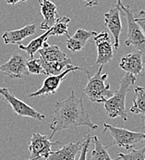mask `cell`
Wrapping results in <instances>:
<instances>
[{
	"label": "cell",
	"instance_id": "1",
	"mask_svg": "<svg viewBox=\"0 0 145 160\" xmlns=\"http://www.w3.org/2000/svg\"><path fill=\"white\" fill-rule=\"evenodd\" d=\"M86 126L91 130H97L98 125L93 122L83 106V96L78 98L72 90L70 95L64 101H57L55 105L53 119L49 125L52 130L50 139L57 132L65 129H77Z\"/></svg>",
	"mask_w": 145,
	"mask_h": 160
},
{
	"label": "cell",
	"instance_id": "2",
	"mask_svg": "<svg viewBox=\"0 0 145 160\" xmlns=\"http://www.w3.org/2000/svg\"><path fill=\"white\" fill-rule=\"evenodd\" d=\"M136 81L135 75L126 72L125 76L120 81L119 88L117 89L115 92L108 98L104 101V110L110 118H115L119 117L123 121H127V112L125 100L127 93L129 91L130 86L134 85Z\"/></svg>",
	"mask_w": 145,
	"mask_h": 160
},
{
	"label": "cell",
	"instance_id": "3",
	"mask_svg": "<svg viewBox=\"0 0 145 160\" xmlns=\"http://www.w3.org/2000/svg\"><path fill=\"white\" fill-rule=\"evenodd\" d=\"M103 66L98 69L97 72L91 76L90 72L87 70L86 74L88 77V82L84 87L83 92L88 96V98L94 103H104V101L111 96L110 84L105 83V81L108 77V73H102Z\"/></svg>",
	"mask_w": 145,
	"mask_h": 160
},
{
	"label": "cell",
	"instance_id": "4",
	"mask_svg": "<svg viewBox=\"0 0 145 160\" xmlns=\"http://www.w3.org/2000/svg\"><path fill=\"white\" fill-rule=\"evenodd\" d=\"M104 132H108L113 138L111 145L117 144L126 150L134 148L138 143L145 142V133L132 132L123 128L115 127L108 123H104Z\"/></svg>",
	"mask_w": 145,
	"mask_h": 160
},
{
	"label": "cell",
	"instance_id": "5",
	"mask_svg": "<svg viewBox=\"0 0 145 160\" xmlns=\"http://www.w3.org/2000/svg\"><path fill=\"white\" fill-rule=\"evenodd\" d=\"M120 8L121 12L128 21V38L125 40V45L134 46L136 50H140L145 54V36L135 20L134 10H132L128 5L124 6L122 3L120 4Z\"/></svg>",
	"mask_w": 145,
	"mask_h": 160
},
{
	"label": "cell",
	"instance_id": "6",
	"mask_svg": "<svg viewBox=\"0 0 145 160\" xmlns=\"http://www.w3.org/2000/svg\"><path fill=\"white\" fill-rule=\"evenodd\" d=\"M0 94L2 95L3 99L11 106V108H13L15 113L18 115V117H28L40 121L46 120L45 115L41 114L33 108L27 105L22 100L17 98L13 93L9 92L7 88L0 87Z\"/></svg>",
	"mask_w": 145,
	"mask_h": 160
},
{
	"label": "cell",
	"instance_id": "7",
	"mask_svg": "<svg viewBox=\"0 0 145 160\" xmlns=\"http://www.w3.org/2000/svg\"><path fill=\"white\" fill-rule=\"evenodd\" d=\"M59 142V141L52 142H50V137L47 135H42L39 132H33L29 145V151L31 156L28 159H48L49 155L52 151L51 147L53 145L58 144Z\"/></svg>",
	"mask_w": 145,
	"mask_h": 160
},
{
	"label": "cell",
	"instance_id": "8",
	"mask_svg": "<svg viewBox=\"0 0 145 160\" xmlns=\"http://www.w3.org/2000/svg\"><path fill=\"white\" fill-rule=\"evenodd\" d=\"M81 69V68L78 66H73L65 69L61 73L56 74V75H48V77L44 81L42 87L38 91L29 93V97H38L42 95H50V94H55L57 89L59 88L61 82L66 79L67 75L70 72H75L76 70Z\"/></svg>",
	"mask_w": 145,
	"mask_h": 160
},
{
	"label": "cell",
	"instance_id": "9",
	"mask_svg": "<svg viewBox=\"0 0 145 160\" xmlns=\"http://www.w3.org/2000/svg\"><path fill=\"white\" fill-rule=\"evenodd\" d=\"M26 61L27 59L24 55L14 53L11 55L7 62L0 65V72L6 74L11 79H22L29 75Z\"/></svg>",
	"mask_w": 145,
	"mask_h": 160
},
{
	"label": "cell",
	"instance_id": "10",
	"mask_svg": "<svg viewBox=\"0 0 145 160\" xmlns=\"http://www.w3.org/2000/svg\"><path fill=\"white\" fill-rule=\"evenodd\" d=\"M94 41L97 48V58L95 64L104 65L113 59L114 47L111 44L110 37L106 32H95L94 35Z\"/></svg>",
	"mask_w": 145,
	"mask_h": 160
},
{
	"label": "cell",
	"instance_id": "11",
	"mask_svg": "<svg viewBox=\"0 0 145 160\" xmlns=\"http://www.w3.org/2000/svg\"><path fill=\"white\" fill-rule=\"evenodd\" d=\"M120 5L116 4L112 8L106 12L104 16V24L106 28L109 30V32L112 33L114 37V49L118 50L119 48L120 43H119V37L122 32V23L120 20Z\"/></svg>",
	"mask_w": 145,
	"mask_h": 160
},
{
	"label": "cell",
	"instance_id": "12",
	"mask_svg": "<svg viewBox=\"0 0 145 160\" xmlns=\"http://www.w3.org/2000/svg\"><path fill=\"white\" fill-rule=\"evenodd\" d=\"M143 53L140 50H135L129 54L124 55L119 62V68L128 73L140 75L143 69Z\"/></svg>",
	"mask_w": 145,
	"mask_h": 160
},
{
	"label": "cell",
	"instance_id": "13",
	"mask_svg": "<svg viewBox=\"0 0 145 160\" xmlns=\"http://www.w3.org/2000/svg\"><path fill=\"white\" fill-rule=\"evenodd\" d=\"M36 24L31 23L29 25H26L24 27L10 31V32H6L2 35V39L6 45L9 44H20L22 41H23L25 38L33 35L36 32Z\"/></svg>",
	"mask_w": 145,
	"mask_h": 160
},
{
	"label": "cell",
	"instance_id": "14",
	"mask_svg": "<svg viewBox=\"0 0 145 160\" xmlns=\"http://www.w3.org/2000/svg\"><path fill=\"white\" fill-rule=\"evenodd\" d=\"M39 4L41 7V14L44 18L43 22L40 24V29L46 31L54 25L59 17L56 12L57 7L50 0H43V2L39 1Z\"/></svg>",
	"mask_w": 145,
	"mask_h": 160
},
{
	"label": "cell",
	"instance_id": "15",
	"mask_svg": "<svg viewBox=\"0 0 145 160\" xmlns=\"http://www.w3.org/2000/svg\"><path fill=\"white\" fill-rule=\"evenodd\" d=\"M82 146V140L76 142L65 144L57 151H51L48 157L50 160H75L77 154L80 151Z\"/></svg>",
	"mask_w": 145,
	"mask_h": 160
},
{
	"label": "cell",
	"instance_id": "16",
	"mask_svg": "<svg viewBox=\"0 0 145 160\" xmlns=\"http://www.w3.org/2000/svg\"><path fill=\"white\" fill-rule=\"evenodd\" d=\"M96 32L94 31H86L84 29H79L73 34V36H68L67 40V48L72 52L81 51L86 45L87 41L94 35Z\"/></svg>",
	"mask_w": 145,
	"mask_h": 160
},
{
	"label": "cell",
	"instance_id": "17",
	"mask_svg": "<svg viewBox=\"0 0 145 160\" xmlns=\"http://www.w3.org/2000/svg\"><path fill=\"white\" fill-rule=\"evenodd\" d=\"M41 59L44 61H59L66 59L67 54L63 52L60 47L55 45H49L46 42L44 43L43 46L38 50Z\"/></svg>",
	"mask_w": 145,
	"mask_h": 160
},
{
	"label": "cell",
	"instance_id": "18",
	"mask_svg": "<svg viewBox=\"0 0 145 160\" xmlns=\"http://www.w3.org/2000/svg\"><path fill=\"white\" fill-rule=\"evenodd\" d=\"M42 66L46 71V75H56L61 73L63 70L72 65L70 58H67L66 59L59 61H44L41 59Z\"/></svg>",
	"mask_w": 145,
	"mask_h": 160
},
{
	"label": "cell",
	"instance_id": "19",
	"mask_svg": "<svg viewBox=\"0 0 145 160\" xmlns=\"http://www.w3.org/2000/svg\"><path fill=\"white\" fill-rule=\"evenodd\" d=\"M51 36L50 34V29L46 30V32L44 34H41L40 36H38L37 38L31 40L27 46H23L19 44V48L21 50H23L27 53V55L29 56L30 58H32L35 52H37L44 45L45 42H46L48 40V38Z\"/></svg>",
	"mask_w": 145,
	"mask_h": 160
},
{
	"label": "cell",
	"instance_id": "20",
	"mask_svg": "<svg viewBox=\"0 0 145 160\" xmlns=\"http://www.w3.org/2000/svg\"><path fill=\"white\" fill-rule=\"evenodd\" d=\"M135 97L133 99V106L129 111L133 114L145 115V88L136 86L134 88Z\"/></svg>",
	"mask_w": 145,
	"mask_h": 160
},
{
	"label": "cell",
	"instance_id": "21",
	"mask_svg": "<svg viewBox=\"0 0 145 160\" xmlns=\"http://www.w3.org/2000/svg\"><path fill=\"white\" fill-rule=\"evenodd\" d=\"M70 22V19L67 16L58 17L56 22L52 27H50V34L51 35H66L69 36V23Z\"/></svg>",
	"mask_w": 145,
	"mask_h": 160
},
{
	"label": "cell",
	"instance_id": "22",
	"mask_svg": "<svg viewBox=\"0 0 145 160\" xmlns=\"http://www.w3.org/2000/svg\"><path fill=\"white\" fill-rule=\"evenodd\" d=\"M94 141V145H95V149L92 152V160H111L112 158L109 156L107 149L111 146V144L104 146L102 142L98 139L96 135L92 137Z\"/></svg>",
	"mask_w": 145,
	"mask_h": 160
},
{
	"label": "cell",
	"instance_id": "23",
	"mask_svg": "<svg viewBox=\"0 0 145 160\" xmlns=\"http://www.w3.org/2000/svg\"><path fill=\"white\" fill-rule=\"evenodd\" d=\"M117 159L122 160H145V145L141 149L131 148L126 153H119Z\"/></svg>",
	"mask_w": 145,
	"mask_h": 160
},
{
	"label": "cell",
	"instance_id": "24",
	"mask_svg": "<svg viewBox=\"0 0 145 160\" xmlns=\"http://www.w3.org/2000/svg\"><path fill=\"white\" fill-rule=\"evenodd\" d=\"M26 66L29 71V74H34V75L45 74L46 75V71L42 66L41 58H30L29 60L26 61Z\"/></svg>",
	"mask_w": 145,
	"mask_h": 160
},
{
	"label": "cell",
	"instance_id": "25",
	"mask_svg": "<svg viewBox=\"0 0 145 160\" xmlns=\"http://www.w3.org/2000/svg\"><path fill=\"white\" fill-rule=\"evenodd\" d=\"M91 140H92V136L90 134H87L85 137L82 139V146L80 149V156L79 158L80 160H84L87 158V153L88 150L90 148V144H91Z\"/></svg>",
	"mask_w": 145,
	"mask_h": 160
},
{
	"label": "cell",
	"instance_id": "26",
	"mask_svg": "<svg viewBox=\"0 0 145 160\" xmlns=\"http://www.w3.org/2000/svg\"><path fill=\"white\" fill-rule=\"evenodd\" d=\"M83 1H84L85 7H88V8L94 7V6H97L99 4L98 0H83Z\"/></svg>",
	"mask_w": 145,
	"mask_h": 160
},
{
	"label": "cell",
	"instance_id": "27",
	"mask_svg": "<svg viewBox=\"0 0 145 160\" xmlns=\"http://www.w3.org/2000/svg\"><path fill=\"white\" fill-rule=\"evenodd\" d=\"M135 20L138 22L139 26L141 27V29H142V31H143V32L145 36V20L143 19V18H138V19H135Z\"/></svg>",
	"mask_w": 145,
	"mask_h": 160
},
{
	"label": "cell",
	"instance_id": "28",
	"mask_svg": "<svg viewBox=\"0 0 145 160\" xmlns=\"http://www.w3.org/2000/svg\"><path fill=\"white\" fill-rule=\"evenodd\" d=\"M27 0H6V3L8 5H16L19 2H25Z\"/></svg>",
	"mask_w": 145,
	"mask_h": 160
},
{
	"label": "cell",
	"instance_id": "29",
	"mask_svg": "<svg viewBox=\"0 0 145 160\" xmlns=\"http://www.w3.org/2000/svg\"><path fill=\"white\" fill-rule=\"evenodd\" d=\"M137 15H141V16H143V19H144L145 20V12L144 11H139V12H137Z\"/></svg>",
	"mask_w": 145,
	"mask_h": 160
},
{
	"label": "cell",
	"instance_id": "30",
	"mask_svg": "<svg viewBox=\"0 0 145 160\" xmlns=\"http://www.w3.org/2000/svg\"><path fill=\"white\" fill-rule=\"evenodd\" d=\"M142 119H143V127L145 128V115H143V117H142Z\"/></svg>",
	"mask_w": 145,
	"mask_h": 160
},
{
	"label": "cell",
	"instance_id": "31",
	"mask_svg": "<svg viewBox=\"0 0 145 160\" xmlns=\"http://www.w3.org/2000/svg\"><path fill=\"white\" fill-rule=\"evenodd\" d=\"M118 4H119V5H120V4H121V0H118Z\"/></svg>",
	"mask_w": 145,
	"mask_h": 160
}]
</instances>
